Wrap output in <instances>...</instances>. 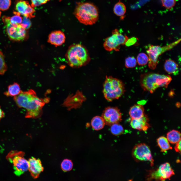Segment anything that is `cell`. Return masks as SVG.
<instances>
[{"instance_id": "obj_1", "label": "cell", "mask_w": 181, "mask_h": 181, "mask_svg": "<svg viewBox=\"0 0 181 181\" xmlns=\"http://www.w3.org/2000/svg\"><path fill=\"white\" fill-rule=\"evenodd\" d=\"M13 99L18 106L26 110L25 117L27 118H36L39 117L45 103L44 100L38 97L34 91L31 89L22 91Z\"/></svg>"}, {"instance_id": "obj_2", "label": "cell", "mask_w": 181, "mask_h": 181, "mask_svg": "<svg viewBox=\"0 0 181 181\" xmlns=\"http://www.w3.org/2000/svg\"><path fill=\"white\" fill-rule=\"evenodd\" d=\"M171 80L169 75L148 72L141 74L140 83L144 90L153 93L158 87L167 88Z\"/></svg>"}, {"instance_id": "obj_3", "label": "cell", "mask_w": 181, "mask_h": 181, "mask_svg": "<svg viewBox=\"0 0 181 181\" xmlns=\"http://www.w3.org/2000/svg\"><path fill=\"white\" fill-rule=\"evenodd\" d=\"M66 57L68 64L74 68H79L86 65L90 59L87 49L80 44L71 46L66 52Z\"/></svg>"}, {"instance_id": "obj_4", "label": "cell", "mask_w": 181, "mask_h": 181, "mask_svg": "<svg viewBox=\"0 0 181 181\" xmlns=\"http://www.w3.org/2000/svg\"><path fill=\"white\" fill-rule=\"evenodd\" d=\"M74 15L79 21L86 25H91L98 21L99 14L97 7L89 2L77 3Z\"/></svg>"}, {"instance_id": "obj_5", "label": "cell", "mask_w": 181, "mask_h": 181, "mask_svg": "<svg viewBox=\"0 0 181 181\" xmlns=\"http://www.w3.org/2000/svg\"><path fill=\"white\" fill-rule=\"evenodd\" d=\"M124 85L120 80L106 76L103 84V93L105 99L111 102L121 97L124 94Z\"/></svg>"}, {"instance_id": "obj_6", "label": "cell", "mask_w": 181, "mask_h": 181, "mask_svg": "<svg viewBox=\"0 0 181 181\" xmlns=\"http://www.w3.org/2000/svg\"><path fill=\"white\" fill-rule=\"evenodd\" d=\"M180 38L162 47L150 45L147 51L149 57L148 65L149 68L151 69H155L158 64L159 57L166 52L171 50L180 42Z\"/></svg>"}, {"instance_id": "obj_7", "label": "cell", "mask_w": 181, "mask_h": 181, "mask_svg": "<svg viewBox=\"0 0 181 181\" xmlns=\"http://www.w3.org/2000/svg\"><path fill=\"white\" fill-rule=\"evenodd\" d=\"M10 18V17L4 16L2 18L9 37L14 40L19 41L24 40L27 35L26 30L20 24L11 23Z\"/></svg>"}, {"instance_id": "obj_8", "label": "cell", "mask_w": 181, "mask_h": 181, "mask_svg": "<svg viewBox=\"0 0 181 181\" xmlns=\"http://www.w3.org/2000/svg\"><path fill=\"white\" fill-rule=\"evenodd\" d=\"M128 39L127 36L120 32L117 29H115L112 31V35L105 39L103 46L108 51H118L119 50L120 45L125 44Z\"/></svg>"}, {"instance_id": "obj_9", "label": "cell", "mask_w": 181, "mask_h": 181, "mask_svg": "<svg viewBox=\"0 0 181 181\" xmlns=\"http://www.w3.org/2000/svg\"><path fill=\"white\" fill-rule=\"evenodd\" d=\"M133 157L137 161H149L152 166L154 160L149 147L144 143L138 144L135 146L132 152Z\"/></svg>"}, {"instance_id": "obj_10", "label": "cell", "mask_w": 181, "mask_h": 181, "mask_svg": "<svg viewBox=\"0 0 181 181\" xmlns=\"http://www.w3.org/2000/svg\"><path fill=\"white\" fill-rule=\"evenodd\" d=\"M102 117L105 124L109 125L119 123L122 120L121 113L116 107H109L106 108L103 112Z\"/></svg>"}, {"instance_id": "obj_11", "label": "cell", "mask_w": 181, "mask_h": 181, "mask_svg": "<svg viewBox=\"0 0 181 181\" xmlns=\"http://www.w3.org/2000/svg\"><path fill=\"white\" fill-rule=\"evenodd\" d=\"M174 174L170 164L167 162L161 164L156 170L152 171L149 179L163 181L169 178Z\"/></svg>"}, {"instance_id": "obj_12", "label": "cell", "mask_w": 181, "mask_h": 181, "mask_svg": "<svg viewBox=\"0 0 181 181\" xmlns=\"http://www.w3.org/2000/svg\"><path fill=\"white\" fill-rule=\"evenodd\" d=\"M15 14L22 15L29 19L35 17V11L28 2L24 0H17L15 2Z\"/></svg>"}, {"instance_id": "obj_13", "label": "cell", "mask_w": 181, "mask_h": 181, "mask_svg": "<svg viewBox=\"0 0 181 181\" xmlns=\"http://www.w3.org/2000/svg\"><path fill=\"white\" fill-rule=\"evenodd\" d=\"M11 161L13 164L15 173L16 175H21L28 170V161L22 155L16 154L14 155Z\"/></svg>"}, {"instance_id": "obj_14", "label": "cell", "mask_w": 181, "mask_h": 181, "mask_svg": "<svg viewBox=\"0 0 181 181\" xmlns=\"http://www.w3.org/2000/svg\"><path fill=\"white\" fill-rule=\"evenodd\" d=\"M149 118L145 113L141 118L138 119H132L130 122L131 127L140 130L145 131L150 127L149 123Z\"/></svg>"}, {"instance_id": "obj_15", "label": "cell", "mask_w": 181, "mask_h": 181, "mask_svg": "<svg viewBox=\"0 0 181 181\" xmlns=\"http://www.w3.org/2000/svg\"><path fill=\"white\" fill-rule=\"evenodd\" d=\"M28 170L34 178H38L40 173L43 170V168L40 160L32 157L28 160Z\"/></svg>"}, {"instance_id": "obj_16", "label": "cell", "mask_w": 181, "mask_h": 181, "mask_svg": "<svg viewBox=\"0 0 181 181\" xmlns=\"http://www.w3.org/2000/svg\"><path fill=\"white\" fill-rule=\"evenodd\" d=\"M66 39L65 35L60 30L54 31L49 34L48 37V42L56 46H59L63 44Z\"/></svg>"}, {"instance_id": "obj_17", "label": "cell", "mask_w": 181, "mask_h": 181, "mask_svg": "<svg viewBox=\"0 0 181 181\" xmlns=\"http://www.w3.org/2000/svg\"><path fill=\"white\" fill-rule=\"evenodd\" d=\"M144 108L142 105L135 104L130 107L129 114L132 119H138L144 115Z\"/></svg>"}, {"instance_id": "obj_18", "label": "cell", "mask_w": 181, "mask_h": 181, "mask_svg": "<svg viewBox=\"0 0 181 181\" xmlns=\"http://www.w3.org/2000/svg\"><path fill=\"white\" fill-rule=\"evenodd\" d=\"M164 68L165 70L169 74H175L178 71V64L171 60L168 59L165 61Z\"/></svg>"}, {"instance_id": "obj_19", "label": "cell", "mask_w": 181, "mask_h": 181, "mask_svg": "<svg viewBox=\"0 0 181 181\" xmlns=\"http://www.w3.org/2000/svg\"><path fill=\"white\" fill-rule=\"evenodd\" d=\"M21 91L19 85L15 82L8 86L7 90L4 94L7 97H14L19 95Z\"/></svg>"}, {"instance_id": "obj_20", "label": "cell", "mask_w": 181, "mask_h": 181, "mask_svg": "<svg viewBox=\"0 0 181 181\" xmlns=\"http://www.w3.org/2000/svg\"><path fill=\"white\" fill-rule=\"evenodd\" d=\"M105 124L104 120L102 117L98 116L93 117L91 122L92 128L96 130H99L103 128Z\"/></svg>"}, {"instance_id": "obj_21", "label": "cell", "mask_w": 181, "mask_h": 181, "mask_svg": "<svg viewBox=\"0 0 181 181\" xmlns=\"http://www.w3.org/2000/svg\"><path fill=\"white\" fill-rule=\"evenodd\" d=\"M167 138L170 143L176 144L181 140V134L179 131L173 130L167 133Z\"/></svg>"}, {"instance_id": "obj_22", "label": "cell", "mask_w": 181, "mask_h": 181, "mask_svg": "<svg viewBox=\"0 0 181 181\" xmlns=\"http://www.w3.org/2000/svg\"><path fill=\"white\" fill-rule=\"evenodd\" d=\"M157 143L161 149V151L165 152L167 150L172 149L169 144L167 139L164 136L159 138L157 139Z\"/></svg>"}, {"instance_id": "obj_23", "label": "cell", "mask_w": 181, "mask_h": 181, "mask_svg": "<svg viewBox=\"0 0 181 181\" xmlns=\"http://www.w3.org/2000/svg\"><path fill=\"white\" fill-rule=\"evenodd\" d=\"M126 7L124 4L120 0L114 5L113 9L114 13L118 16L122 17L126 12Z\"/></svg>"}, {"instance_id": "obj_24", "label": "cell", "mask_w": 181, "mask_h": 181, "mask_svg": "<svg viewBox=\"0 0 181 181\" xmlns=\"http://www.w3.org/2000/svg\"><path fill=\"white\" fill-rule=\"evenodd\" d=\"M110 131L111 133L115 135H118L122 134L124 131L122 126L119 123H115L111 125Z\"/></svg>"}, {"instance_id": "obj_25", "label": "cell", "mask_w": 181, "mask_h": 181, "mask_svg": "<svg viewBox=\"0 0 181 181\" xmlns=\"http://www.w3.org/2000/svg\"><path fill=\"white\" fill-rule=\"evenodd\" d=\"M149 57L145 53H139L137 56V62L140 65H144L146 64L148 62Z\"/></svg>"}, {"instance_id": "obj_26", "label": "cell", "mask_w": 181, "mask_h": 181, "mask_svg": "<svg viewBox=\"0 0 181 181\" xmlns=\"http://www.w3.org/2000/svg\"><path fill=\"white\" fill-rule=\"evenodd\" d=\"M61 168L64 172H67L71 170L73 167V163L70 160L65 159L64 160L61 164Z\"/></svg>"}, {"instance_id": "obj_27", "label": "cell", "mask_w": 181, "mask_h": 181, "mask_svg": "<svg viewBox=\"0 0 181 181\" xmlns=\"http://www.w3.org/2000/svg\"><path fill=\"white\" fill-rule=\"evenodd\" d=\"M137 62V61L134 57H129L125 59V66L127 68H133L135 66Z\"/></svg>"}, {"instance_id": "obj_28", "label": "cell", "mask_w": 181, "mask_h": 181, "mask_svg": "<svg viewBox=\"0 0 181 181\" xmlns=\"http://www.w3.org/2000/svg\"><path fill=\"white\" fill-rule=\"evenodd\" d=\"M7 69V67L5 61L4 56L0 50V75H3Z\"/></svg>"}, {"instance_id": "obj_29", "label": "cell", "mask_w": 181, "mask_h": 181, "mask_svg": "<svg viewBox=\"0 0 181 181\" xmlns=\"http://www.w3.org/2000/svg\"><path fill=\"white\" fill-rule=\"evenodd\" d=\"M11 0H0V10L5 11L8 10L10 7Z\"/></svg>"}, {"instance_id": "obj_30", "label": "cell", "mask_w": 181, "mask_h": 181, "mask_svg": "<svg viewBox=\"0 0 181 181\" xmlns=\"http://www.w3.org/2000/svg\"><path fill=\"white\" fill-rule=\"evenodd\" d=\"M161 1L163 6L168 9L172 8L175 4V0H161Z\"/></svg>"}, {"instance_id": "obj_31", "label": "cell", "mask_w": 181, "mask_h": 181, "mask_svg": "<svg viewBox=\"0 0 181 181\" xmlns=\"http://www.w3.org/2000/svg\"><path fill=\"white\" fill-rule=\"evenodd\" d=\"M23 18L20 15L15 14V15L10 17V21L11 23L15 24H20L21 23Z\"/></svg>"}, {"instance_id": "obj_32", "label": "cell", "mask_w": 181, "mask_h": 181, "mask_svg": "<svg viewBox=\"0 0 181 181\" xmlns=\"http://www.w3.org/2000/svg\"><path fill=\"white\" fill-rule=\"evenodd\" d=\"M20 24L24 28L27 30L31 27V23L29 18L24 16Z\"/></svg>"}, {"instance_id": "obj_33", "label": "cell", "mask_w": 181, "mask_h": 181, "mask_svg": "<svg viewBox=\"0 0 181 181\" xmlns=\"http://www.w3.org/2000/svg\"><path fill=\"white\" fill-rule=\"evenodd\" d=\"M50 0H30L31 6L34 8L37 6H39L45 4Z\"/></svg>"}, {"instance_id": "obj_34", "label": "cell", "mask_w": 181, "mask_h": 181, "mask_svg": "<svg viewBox=\"0 0 181 181\" xmlns=\"http://www.w3.org/2000/svg\"><path fill=\"white\" fill-rule=\"evenodd\" d=\"M174 147V149L176 152L180 154L181 153V140L177 143Z\"/></svg>"}, {"instance_id": "obj_35", "label": "cell", "mask_w": 181, "mask_h": 181, "mask_svg": "<svg viewBox=\"0 0 181 181\" xmlns=\"http://www.w3.org/2000/svg\"><path fill=\"white\" fill-rule=\"evenodd\" d=\"M5 114L0 106V120L5 116Z\"/></svg>"}, {"instance_id": "obj_36", "label": "cell", "mask_w": 181, "mask_h": 181, "mask_svg": "<svg viewBox=\"0 0 181 181\" xmlns=\"http://www.w3.org/2000/svg\"><path fill=\"white\" fill-rule=\"evenodd\" d=\"M1 10H0V17H1Z\"/></svg>"}, {"instance_id": "obj_37", "label": "cell", "mask_w": 181, "mask_h": 181, "mask_svg": "<svg viewBox=\"0 0 181 181\" xmlns=\"http://www.w3.org/2000/svg\"><path fill=\"white\" fill-rule=\"evenodd\" d=\"M61 0H60V1H61Z\"/></svg>"}]
</instances>
